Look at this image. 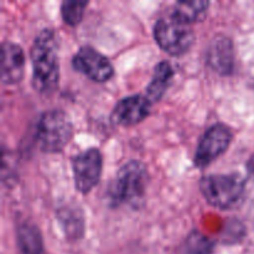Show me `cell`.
Segmentation results:
<instances>
[{
    "label": "cell",
    "instance_id": "1",
    "mask_svg": "<svg viewBox=\"0 0 254 254\" xmlns=\"http://www.w3.org/2000/svg\"><path fill=\"white\" fill-rule=\"evenodd\" d=\"M30 59L34 89L41 94L52 93L60 78L59 41L54 30L44 29L35 37Z\"/></svg>",
    "mask_w": 254,
    "mask_h": 254
},
{
    "label": "cell",
    "instance_id": "2",
    "mask_svg": "<svg viewBox=\"0 0 254 254\" xmlns=\"http://www.w3.org/2000/svg\"><path fill=\"white\" fill-rule=\"evenodd\" d=\"M149 183L146 166L138 160L124 164L109 184L107 195L111 206H131L139 207L145 196Z\"/></svg>",
    "mask_w": 254,
    "mask_h": 254
},
{
    "label": "cell",
    "instance_id": "3",
    "mask_svg": "<svg viewBox=\"0 0 254 254\" xmlns=\"http://www.w3.org/2000/svg\"><path fill=\"white\" fill-rule=\"evenodd\" d=\"M200 190L213 207L235 210L245 200L246 183L238 174H212L201 179Z\"/></svg>",
    "mask_w": 254,
    "mask_h": 254
},
{
    "label": "cell",
    "instance_id": "4",
    "mask_svg": "<svg viewBox=\"0 0 254 254\" xmlns=\"http://www.w3.org/2000/svg\"><path fill=\"white\" fill-rule=\"evenodd\" d=\"M73 126L69 117L60 109L44 112L36 126L37 145L45 153H59L71 140Z\"/></svg>",
    "mask_w": 254,
    "mask_h": 254
},
{
    "label": "cell",
    "instance_id": "5",
    "mask_svg": "<svg viewBox=\"0 0 254 254\" xmlns=\"http://www.w3.org/2000/svg\"><path fill=\"white\" fill-rule=\"evenodd\" d=\"M154 37L160 49L173 56L186 54L195 42L192 27L173 12L156 20Z\"/></svg>",
    "mask_w": 254,
    "mask_h": 254
},
{
    "label": "cell",
    "instance_id": "6",
    "mask_svg": "<svg viewBox=\"0 0 254 254\" xmlns=\"http://www.w3.org/2000/svg\"><path fill=\"white\" fill-rule=\"evenodd\" d=\"M103 168L102 153L97 148L81 151L72 159L74 186L81 193H88L98 184Z\"/></svg>",
    "mask_w": 254,
    "mask_h": 254
},
{
    "label": "cell",
    "instance_id": "7",
    "mask_svg": "<svg viewBox=\"0 0 254 254\" xmlns=\"http://www.w3.org/2000/svg\"><path fill=\"white\" fill-rule=\"evenodd\" d=\"M232 138V130L225 124L217 123L210 127L198 141L193 158L195 165L197 168H206L211 165L222 154H225Z\"/></svg>",
    "mask_w": 254,
    "mask_h": 254
},
{
    "label": "cell",
    "instance_id": "8",
    "mask_svg": "<svg viewBox=\"0 0 254 254\" xmlns=\"http://www.w3.org/2000/svg\"><path fill=\"white\" fill-rule=\"evenodd\" d=\"M72 66L94 82H107L113 77L114 68L108 57L91 46L79 47L72 59Z\"/></svg>",
    "mask_w": 254,
    "mask_h": 254
},
{
    "label": "cell",
    "instance_id": "9",
    "mask_svg": "<svg viewBox=\"0 0 254 254\" xmlns=\"http://www.w3.org/2000/svg\"><path fill=\"white\" fill-rule=\"evenodd\" d=\"M151 103L145 96L133 94L122 98L114 106L111 121L114 126L131 127L143 122L150 113Z\"/></svg>",
    "mask_w": 254,
    "mask_h": 254
},
{
    "label": "cell",
    "instance_id": "10",
    "mask_svg": "<svg viewBox=\"0 0 254 254\" xmlns=\"http://www.w3.org/2000/svg\"><path fill=\"white\" fill-rule=\"evenodd\" d=\"M25 69L24 50L14 42L5 41L1 45L0 78L4 84H15L21 81Z\"/></svg>",
    "mask_w": 254,
    "mask_h": 254
},
{
    "label": "cell",
    "instance_id": "11",
    "mask_svg": "<svg viewBox=\"0 0 254 254\" xmlns=\"http://www.w3.org/2000/svg\"><path fill=\"white\" fill-rule=\"evenodd\" d=\"M207 62L221 74H230L235 67V51L232 41L227 36L217 35L211 41L207 51Z\"/></svg>",
    "mask_w": 254,
    "mask_h": 254
},
{
    "label": "cell",
    "instance_id": "12",
    "mask_svg": "<svg viewBox=\"0 0 254 254\" xmlns=\"http://www.w3.org/2000/svg\"><path fill=\"white\" fill-rule=\"evenodd\" d=\"M57 220L68 240L76 241L84 233V215L79 206L67 203L57 208Z\"/></svg>",
    "mask_w": 254,
    "mask_h": 254
},
{
    "label": "cell",
    "instance_id": "13",
    "mask_svg": "<svg viewBox=\"0 0 254 254\" xmlns=\"http://www.w3.org/2000/svg\"><path fill=\"white\" fill-rule=\"evenodd\" d=\"M174 78V69L170 62L161 61L154 68L153 77L145 91V97L151 104L163 98Z\"/></svg>",
    "mask_w": 254,
    "mask_h": 254
},
{
    "label": "cell",
    "instance_id": "14",
    "mask_svg": "<svg viewBox=\"0 0 254 254\" xmlns=\"http://www.w3.org/2000/svg\"><path fill=\"white\" fill-rule=\"evenodd\" d=\"M16 242L20 254H45L41 232L31 221H24L17 226Z\"/></svg>",
    "mask_w": 254,
    "mask_h": 254
},
{
    "label": "cell",
    "instance_id": "15",
    "mask_svg": "<svg viewBox=\"0 0 254 254\" xmlns=\"http://www.w3.org/2000/svg\"><path fill=\"white\" fill-rule=\"evenodd\" d=\"M210 2L205 0H189V1H178L173 9V14L186 24L202 21L207 15Z\"/></svg>",
    "mask_w": 254,
    "mask_h": 254
},
{
    "label": "cell",
    "instance_id": "16",
    "mask_svg": "<svg viewBox=\"0 0 254 254\" xmlns=\"http://www.w3.org/2000/svg\"><path fill=\"white\" fill-rule=\"evenodd\" d=\"M88 5V1L81 0H64L61 4V15L64 21L67 25L76 26L82 21L84 15V10Z\"/></svg>",
    "mask_w": 254,
    "mask_h": 254
},
{
    "label": "cell",
    "instance_id": "17",
    "mask_svg": "<svg viewBox=\"0 0 254 254\" xmlns=\"http://www.w3.org/2000/svg\"><path fill=\"white\" fill-rule=\"evenodd\" d=\"M213 251V242L202 233H191L185 243V254H211Z\"/></svg>",
    "mask_w": 254,
    "mask_h": 254
},
{
    "label": "cell",
    "instance_id": "18",
    "mask_svg": "<svg viewBox=\"0 0 254 254\" xmlns=\"http://www.w3.org/2000/svg\"><path fill=\"white\" fill-rule=\"evenodd\" d=\"M247 170H248V173H250V175L254 179V153H253V155L251 156L250 160H248Z\"/></svg>",
    "mask_w": 254,
    "mask_h": 254
}]
</instances>
